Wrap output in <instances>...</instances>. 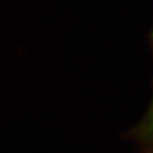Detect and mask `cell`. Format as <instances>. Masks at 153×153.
<instances>
[{"instance_id": "1", "label": "cell", "mask_w": 153, "mask_h": 153, "mask_svg": "<svg viewBox=\"0 0 153 153\" xmlns=\"http://www.w3.org/2000/svg\"><path fill=\"white\" fill-rule=\"evenodd\" d=\"M134 138L139 143L143 153H153V96L146 116L134 130Z\"/></svg>"}]
</instances>
